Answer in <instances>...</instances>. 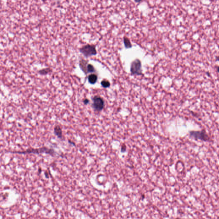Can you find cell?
I'll list each match as a JSON object with an SVG mask.
<instances>
[{
	"label": "cell",
	"instance_id": "obj_1",
	"mask_svg": "<svg viewBox=\"0 0 219 219\" xmlns=\"http://www.w3.org/2000/svg\"><path fill=\"white\" fill-rule=\"evenodd\" d=\"M79 51L84 56L87 58L96 55L97 53L96 46L89 44H87L82 46L79 49Z\"/></svg>",
	"mask_w": 219,
	"mask_h": 219
},
{
	"label": "cell",
	"instance_id": "obj_2",
	"mask_svg": "<svg viewBox=\"0 0 219 219\" xmlns=\"http://www.w3.org/2000/svg\"><path fill=\"white\" fill-rule=\"evenodd\" d=\"M130 71L133 75H142V70L141 62L138 59H136L133 61L131 63Z\"/></svg>",
	"mask_w": 219,
	"mask_h": 219
},
{
	"label": "cell",
	"instance_id": "obj_3",
	"mask_svg": "<svg viewBox=\"0 0 219 219\" xmlns=\"http://www.w3.org/2000/svg\"><path fill=\"white\" fill-rule=\"evenodd\" d=\"M190 136L195 139H199L204 141H208L209 140V137L206 131L202 130L201 131H190Z\"/></svg>",
	"mask_w": 219,
	"mask_h": 219
},
{
	"label": "cell",
	"instance_id": "obj_4",
	"mask_svg": "<svg viewBox=\"0 0 219 219\" xmlns=\"http://www.w3.org/2000/svg\"><path fill=\"white\" fill-rule=\"evenodd\" d=\"M93 101L92 106L95 110L98 111L102 110L105 106V102L102 98L99 96H95L93 98Z\"/></svg>",
	"mask_w": 219,
	"mask_h": 219
},
{
	"label": "cell",
	"instance_id": "obj_5",
	"mask_svg": "<svg viewBox=\"0 0 219 219\" xmlns=\"http://www.w3.org/2000/svg\"><path fill=\"white\" fill-rule=\"evenodd\" d=\"M88 61H86L84 59H82L79 62V66L80 69L86 75L87 74V66L88 65Z\"/></svg>",
	"mask_w": 219,
	"mask_h": 219
},
{
	"label": "cell",
	"instance_id": "obj_6",
	"mask_svg": "<svg viewBox=\"0 0 219 219\" xmlns=\"http://www.w3.org/2000/svg\"><path fill=\"white\" fill-rule=\"evenodd\" d=\"M97 80H98V76L96 74H92L88 76V82L91 84H95L97 82Z\"/></svg>",
	"mask_w": 219,
	"mask_h": 219
},
{
	"label": "cell",
	"instance_id": "obj_7",
	"mask_svg": "<svg viewBox=\"0 0 219 219\" xmlns=\"http://www.w3.org/2000/svg\"><path fill=\"white\" fill-rule=\"evenodd\" d=\"M124 43L125 45V47L127 49L131 48L132 47V45L131 42H130V40L129 38L127 37H124L123 38Z\"/></svg>",
	"mask_w": 219,
	"mask_h": 219
},
{
	"label": "cell",
	"instance_id": "obj_8",
	"mask_svg": "<svg viewBox=\"0 0 219 219\" xmlns=\"http://www.w3.org/2000/svg\"><path fill=\"white\" fill-rule=\"evenodd\" d=\"M54 133L59 138L61 137L62 136V130L61 128L59 126H56L54 128Z\"/></svg>",
	"mask_w": 219,
	"mask_h": 219
},
{
	"label": "cell",
	"instance_id": "obj_9",
	"mask_svg": "<svg viewBox=\"0 0 219 219\" xmlns=\"http://www.w3.org/2000/svg\"><path fill=\"white\" fill-rule=\"evenodd\" d=\"M51 72L50 68H43L38 71V73L40 75H47L49 72Z\"/></svg>",
	"mask_w": 219,
	"mask_h": 219
},
{
	"label": "cell",
	"instance_id": "obj_10",
	"mask_svg": "<svg viewBox=\"0 0 219 219\" xmlns=\"http://www.w3.org/2000/svg\"><path fill=\"white\" fill-rule=\"evenodd\" d=\"M96 72V70L95 69L94 67L92 64H88L87 66V72L88 73H93Z\"/></svg>",
	"mask_w": 219,
	"mask_h": 219
},
{
	"label": "cell",
	"instance_id": "obj_11",
	"mask_svg": "<svg viewBox=\"0 0 219 219\" xmlns=\"http://www.w3.org/2000/svg\"><path fill=\"white\" fill-rule=\"evenodd\" d=\"M101 85L103 87L106 88L109 87L110 86V84L108 80H104L101 82Z\"/></svg>",
	"mask_w": 219,
	"mask_h": 219
},
{
	"label": "cell",
	"instance_id": "obj_12",
	"mask_svg": "<svg viewBox=\"0 0 219 219\" xmlns=\"http://www.w3.org/2000/svg\"><path fill=\"white\" fill-rule=\"evenodd\" d=\"M89 102V101L88 99H85L84 101V104H86H86H88Z\"/></svg>",
	"mask_w": 219,
	"mask_h": 219
},
{
	"label": "cell",
	"instance_id": "obj_13",
	"mask_svg": "<svg viewBox=\"0 0 219 219\" xmlns=\"http://www.w3.org/2000/svg\"><path fill=\"white\" fill-rule=\"evenodd\" d=\"M216 61H219V56H218V57H216Z\"/></svg>",
	"mask_w": 219,
	"mask_h": 219
},
{
	"label": "cell",
	"instance_id": "obj_14",
	"mask_svg": "<svg viewBox=\"0 0 219 219\" xmlns=\"http://www.w3.org/2000/svg\"><path fill=\"white\" fill-rule=\"evenodd\" d=\"M217 70L218 72L219 73V66L217 67Z\"/></svg>",
	"mask_w": 219,
	"mask_h": 219
},
{
	"label": "cell",
	"instance_id": "obj_15",
	"mask_svg": "<svg viewBox=\"0 0 219 219\" xmlns=\"http://www.w3.org/2000/svg\"></svg>",
	"mask_w": 219,
	"mask_h": 219
}]
</instances>
